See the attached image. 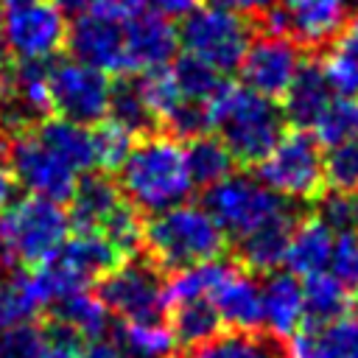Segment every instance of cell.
<instances>
[{
    "label": "cell",
    "mask_w": 358,
    "mask_h": 358,
    "mask_svg": "<svg viewBox=\"0 0 358 358\" xmlns=\"http://www.w3.org/2000/svg\"><path fill=\"white\" fill-rule=\"evenodd\" d=\"M0 20L11 59H53L67 45V17L53 0H3Z\"/></svg>",
    "instance_id": "ba28073f"
},
{
    "label": "cell",
    "mask_w": 358,
    "mask_h": 358,
    "mask_svg": "<svg viewBox=\"0 0 358 358\" xmlns=\"http://www.w3.org/2000/svg\"><path fill=\"white\" fill-rule=\"evenodd\" d=\"M176 50H179V31L173 28V20L151 8H143L126 22L129 76L171 64Z\"/></svg>",
    "instance_id": "9a60e30c"
},
{
    "label": "cell",
    "mask_w": 358,
    "mask_h": 358,
    "mask_svg": "<svg viewBox=\"0 0 358 358\" xmlns=\"http://www.w3.org/2000/svg\"><path fill=\"white\" fill-rule=\"evenodd\" d=\"M327 271L336 274L350 291H358V232L355 229L336 232Z\"/></svg>",
    "instance_id": "60d3db41"
},
{
    "label": "cell",
    "mask_w": 358,
    "mask_h": 358,
    "mask_svg": "<svg viewBox=\"0 0 358 358\" xmlns=\"http://www.w3.org/2000/svg\"><path fill=\"white\" fill-rule=\"evenodd\" d=\"M3 260H6V255H3V243H0V268H3Z\"/></svg>",
    "instance_id": "816d5d0a"
},
{
    "label": "cell",
    "mask_w": 358,
    "mask_h": 358,
    "mask_svg": "<svg viewBox=\"0 0 358 358\" xmlns=\"http://www.w3.org/2000/svg\"><path fill=\"white\" fill-rule=\"evenodd\" d=\"M322 67L336 95L358 98V11L355 17H347L336 36V48L327 53Z\"/></svg>",
    "instance_id": "f1b7e54d"
},
{
    "label": "cell",
    "mask_w": 358,
    "mask_h": 358,
    "mask_svg": "<svg viewBox=\"0 0 358 358\" xmlns=\"http://www.w3.org/2000/svg\"><path fill=\"white\" fill-rule=\"evenodd\" d=\"M45 347H48V330L45 322L39 319L3 327L0 333V358H42Z\"/></svg>",
    "instance_id": "74e56055"
},
{
    "label": "cell",
    "mask_w": 358,
    "mask_h": 358,
    "mask_svg": "<svg viewBox=\"0 0 358 358\" xmlns=\"http://www.w3.org/2000/svg\"><path fill=\"white\" fill-rule=\"evenodd\" d=\"M165 310H168V327L179 347L201 344L221 330V319L210 299H185L168 305Z\"/></svg>",
    "instance_id": "83f0119b"
},
{
    "label": "cell",
    "mask_w": 358,
    "mask_h": 358,
    "mask_svg": "<svg viewBox=\"0 0 358 358\" xmlns=\"http://www.w3.org/2000/svg\"><path fill=\"white\" fill-rule=\"evenodd\" d=\"M179 42L185 53H193L196 59L207 62L218 73L238 70L249 42H252V25L243 14L218 8V6H196L185 20L179 31Z\"/></svg>",
    "instance_id": "8992f818"
},
{
    "label": "cell",
    "mask_w": 358,
    "mask_h": 358,
    "mask_svg": "<svg viewBox=\"0 0 358 358\" xmlns=\"http://www.w3.org/2000/svg\"><path fill=\"white\" fill-rule=\"evenodd\" d=\"M310 129H313L316 143H324V145L355 137L358 134V98L333 95L327 101V106L319 112V117L313 120Z\"/></svg>",
    "instance_id": "836d02e7"
},
{
    "label": "cell",
    "mask_w": 358,
    "mask_h": 358,
    "mask_svg": "<svg viewBox=\"0 0 358 358\" xmlns=\"http://www.w3.org/2000/svg\"><path fill=\"white\" fill-rule=\"evenodd\" d=\"M333 232H344V229H352L355 227V215H352V201L347 193L341 190H333L330 196H324L319 201V213H316Z\"/></svg>",
    "instance_id": "b9f144b4"
},
{
    "label": "cell",
    "mask_w": 358,
    "mask_h": 358,
    "mask_svg": "<svg viewBox=\"0 0 358 358\" xmlns=\"http://www.w3.org/2000/svg\"><path fill=\"white\" fill-rule=\"evenodd\" d=\"M232 162L235 159L221 143V137H213L210 131L190 137L185 145V165L193 187H210L221 182L227 173H232Z\"/></svg>",
    "instance_id": "f546056e"
},
{
    "label": "cell",
    "mask_w": 358,
    "mask_h": 358,
    "mask_svg": "<svg viewBox=\"0 0 358 358\" xmlns=\"http://www.w3.org/2000/svg\"><path fill=\"white\" fill-rule=\"evenodd\" d=\"M109 90H112L109 76L92 64H84L78 59H59V56H53L48 64L50 106L53 115L64 120L81 126H95L98 120H103L109 106Z\"/></svg>",
    "instance_id": "9c48e42d"
},
{
    "label": "cell",
    "mask_w": 358,
    "mask_h": 358,
    "mask_svg": "<svg viewBox=\"0 0 358 358\" xmlns=\"http://www.w3.org/2000/svg\"><path fill=\"white\" fill-rule=\"evenodd\" d=\"M204 207L224 229V235L241 238L243 232L260 227L263 221L280 215L291 207L288 199L277 196L257 176L249 173H227L221 182L204 187Z\"/></svg>",
    "instance_id": "52a82bcc"
},
{
    "label": "cell",
    "mask_w": 358,
    "mask_h": 358,
    "mask_svg": "<svg viewBox=\"0 0 358 358\" xmlns=\"http://www.w3.org/2000/svg\"><path fill=\"white\" fill-rule=\"evenodd\" d=\"M352 310V291L327 268L308 274L302 282V324L319 330L327 322Z\"/></svg>",
    "instance_id": "603a6c76"
},
{
    "label": "cell",
    "mask_w": 358,
    "mask_h": 358,
    "mask_svg": "<svg viewBox=\"0 0 358 358\" xmlns=\"http://www.w3.org/2000/svg\"><path fill=\"white\" fill-rule=\"evenodd\" d=\"M171 131V137L176 140H190V137H199V134H207L213 129L210 123V103L204 101H190V98H179L165 115L162 120Z\"/></svg>",
    "instance_id": "f35d334b"
},
{
    "label": "cell",
    "mask_w": 358,
    "mask_h": 358,
    "mask_svg": "<svg viewBox=\"0 0 358 358\" xmlns=\"http://www.w3.org/2000/svg\"><path fill=\"white\" fill-rule=\"evenodd\" d=\"M98 232L123 255V257H134L137 249L143 246V221H140V210L131 207L126 199L103 218V224L98 227Z\"/></svg>",
    "instance_id": "e575fe53"
},
{
    "label": "cell",
    "mask_w": 358,
    "mask_h": 358,
    "mask_svg": "<svg viewBox=\"0 0 358 358\" xmlns=\"http://www.w3.org/2000/svg\"><path fill=\"white\" fill-rule=\"evenodd\" d=\"M98 299L120 322H151L162 319L165 280L151 260H120L112 271L98 280Z\"/></svg>",
    "instance_id": "30bf717a"
},
{
    "label": "cell",
    "mask_w": 358,
    "mask_h": 358,
    "mask_svg": "<svg viewBox=\"0 0 358 358\" xmlns=\"http://www.w3.org/2000/svg\"><path fill=\"white\" fill-rule=\"evenodd\" d=\"M115 347L129 358H171L176 341L162 319L151 322H120L115 330Z\"/></svg>",
    "instance_id": "4dcf8cb0"
},
{
    "label": "cell",
    "mask_w": 358,
    "mask_h": 358,
    "mask_svg": "<svg viewBox=\"0 0 358 358\" xmlns=\"http://www.w3.org/2000/svg\"><path fill=\"white\" fill-rule=\"evenodd\" d=\"M327 148L330 151L324 154V182L333 190L352 193L358 187V134Z\"/></svg>",
    "instance_id": "8d00e7d4"
},
{
    "label": "cell",
    "mask_w": 358,
    "mask_h": 358,
    "mask_svg": "<svg viewBox=\"0 0 358 358\" xmlns=\"http://www.w3.org/2000/svg\"><path fill=\"white\" fill-rule=\"evenodd\" d=\"M115 173L123 199L151 215L187 201L193 193L185 148L171 134H148L137 140Z\"/></svg>",
    "instance_id": "6da1fadb"
},
{
    "label": "cell",
    "mask_w": 358,
    "mask_h": 358,
    "mask_svg": "<svg viewBox=\"0 0 358 358\" xmlns=\"http://www.w3.org/2000/svg\"><path fill=\"white\" fill-rule=\"evenodd\" d=\"M76 358H123V355H120V350H117L115 344L95 338V341L81 344V350H78V355H76Z\"/></svg>",
    "instance_id": "bcb514c9"
},
{
    "label": "cell",
    "mask_w": 358,
    "mask_h": 358,
    "mask_svg": "<svg viewBox=\"0 0 358 358\" xmlns=\"http://www.w3.org/2000/svg\"><path fill=\"white\" fill-rule=\"evenodd\" d=\"M350 3H358V0H350Z\"/></svg>",
    "instance_id": "f5cc1de1"
},
{
    "label": "cell",
    "mask_w": 358,
    "mask_h": 358,
    "mask_svg": "<svg viewBox=\"0 0 358 358\" xmlns=\"http://www.w3.org/2000/svg\"><path fill=\"white\" fill-rule=\"evenodd\" d=\"M285 358H327L316 341V333L313 330H305V333H294L288 338V347H282Z\"/></svg>",
    "instance_id": "7bdbcfd3"
},
{
    "label": "cell",
    "mask_w": 358,
    "mask_h": 358,
    "mask_svg": "<svg viewBox=\"0 0 358 358\" xmlns=\"http://www.w3.org/2000/svg\"><path fill=\"white\" fill-rule=\"evenodd\" d=\"M173 64L168 67L173 76V84L179 90L182 98L190 101H204L210 103V98L224 87V73H218L215 67H210L207 62L196 59L193 53H182L179 59H171Z\"/></svg>",
    "instance_id": "d6a6232c"
},
{
    "label": "cell",
    "mask_w": 358,
    "mask_h": 358,
    "mask_svg": "<svg viewBox=\"0 0 358 358\" xmlns=\"http://www.w3.org/2000/svg\"><path fill=\"white\" fill-rule=\"evenodd\" d=\"M313 333L327 358H358V310H347Z\"/></svg>",
    "instance_id": "ab89813d"
},
{
    "label": "cell",
    "mask_w": 358,
    "mask_h": 358,
    "mask_svg": "<svg viewBox=\"0 0 358 358\" xmlns=\"http://www.w3.org/2000/svg\"><path fill=\"white\" fill-rule=\"evenodd\" d=\"M333 87L324 76V67L322 62L310 59V62H302L299 70L294 73L291 84L285 87V92L280 95L282 98V117L285 123H291L294 129H310L313 120L319 117V112L327 106V101L333 98Z\"/></svg>",
    "instance_id": "ac0fdd59"
},
{
    "label": "cell",
    "mask_w": 358,
    "mask_h": 358,
    "mask_svg": "<svg viewBox=\"0 0 358 358\" xmlns=\"http://www.w3.org/2000/svg\"><path fill=\"white\" fill-rule=\"evenodd\" d=\"M210 6H218V8H227V11H235V14H263L274 0H207Z\"/></svg>",
    "instance_id": "f6af8a7d"
},
{
    "label": "cell",
    "mask_w": 358,
    "mask_h": 358,
    "mask_svg": "<svg viewBox=\"0 0 358 358\" xmlns=\"http://www.w3.org/2000/svg\"><path fill=\"white\" fill-rule=\"evenodd\" d=\"M17 187H20V185H17V179H14V176H11V171L0 162V210H3V207H8V204L14 201Z\"/></svg>",
    "instance_id": "7dc6e473"
},
{
    "label": "cell",
    "mask_w": 358,
    "mask_h": 358,
    "mask_svg": "<svg viewBox=\"0 0 358 358\" xmlns=\"http://www.w3.org/2000/svg\"><path fill=\"white\" fill-rule=\"evenodd\" d=\"M73 59L103 70L106 76H129L126 59V22L112 20L98 11H78L73 25H67V45Z\"/></svg>",
    "instance_id": "4fadbf2b"
},
{
    "label": "cell",
    "mask_w": 358,
    "mask_h": 358,
    "mask_svg": "<svg viewBox=\"0 0 358 358\" xmlns=\"http://www.w3.org/2000/svg\"><path fill=\"white\" fill-rule=\"evenodd\" d=\"M210 123L232 159L243 165H257L285 131V117L274 98L227 81L210 98Z\"/></svg>",
    "instance_id": "7a4b0ae2"
},
{
    "label": "cell",
    "mask_w": 358,
    "mask_h": 358,
    "mask_svg": "<svg viewBox=\"0 0 358 358\" xmlns=\"http://www.w3.org/2000/svg\"><path fill=\"white\" fill-rule=\"evenodd\" d=\"M263 327L274 338H291L302 327V282L291 271H266L260 282Z\"/></svg>",
    "instance_id": "d6986e66"
},
{
    "label": "cell",
    "mask_w": 358,
    "mask_h": 358,
    "mask_svg": "<svg viewBox=\"0 0 358 358\" xmlns=\"http://www.w3.org/2000/svg\"><path fill=\"white\" fill-rule=\"evenodd\" d=\"M70 227L76 229H98L103 218L123 201V193L112 173L106 171H92L84 176H76L73 193H70Z\"/></svg>",
    "instance_id": "44dd1931"
},
{
    "label": "cell",
    "mask_w": 358,
    "mask_h": 358,
    "mask_svg": "<svg viewBox=\"0 0 358 358\" xmlns=\"http://www.w3.org/2000/svg\"><path fill=\"white\" fill-rule=\"evenodd\" d=\"M257 179L288 201L316 199L324 187V154L305 129L282 131L274 148L257 162Z\"/></svg>",
    "instance_id": "5b68a950"
},
{
    "label": "cell",
    "mask_w": 358,
    "mask_h": 358,
    "mask_svg": "<svg viewBox=\"0 0 358 358\" xmlns=\"http://www.w3.org/2000/svg\"><path fill=\"white\" fill-rule=\"evenodd\" d=\"M92 151H95V165L106 173H115L120 168V162L126 159L129 148L134 145V134L126 131L123 126H117L115 120L103 117L98 120L92 129Z\"/></svg>",
    "instance_id": "d590c367"
},
{
    "label": "cell",
    "mask_w": 358,
    "mask_h": 358,
    "mask_svg": "<svg viewBox=\"0 0 358 358\" xmlns=\"http://www.w3.org/2000/svg\"><path fill=\"white\" fill-rule=\"evenodd\" d=\"M0 162L11 171L20 187H25L34 196H45L53 201H67L76 185V171L53 154L36 131H20L0 143Z\"/></svg>",
    "instance_id": "8fae6325"
},
{
    "label": "cell",
    "mask_w": 358,
    "mask_h": 358,
    "mask_svg": "<svg viewBox=\"0 0 358 358\" xmlns=\"http://www.w3.org/2000/svg\"><path fill=\"white\" fill-rule=\"evenodd\" d=\"M350 0H274L263 11L266 34H282L305 48H322L338 36L350 17Z\"/></svg>",
    "instance_id": "7c38bea8"
},
{
    "label": "cell",
    "mask_w": 358,
    "mask_h": 358,
    "mask_svg": "<svg viewBox=\"0 0 358 358\" xmlns=\"http://www.w3.org/2000/svg\"><path fill=\"white\" fill-rule=\"evenodd\" d=\"M143 243L154 266L176 271L201 260L221 257L227 235L204 204L182 201L154 213L151 221L143 224Z\"/></svg>",
    "instance_id": "3957f363"
},
{
    "label": "cell",
    "mask_w": 358,
    "mask_h": 358,
    "mask_svg": "<svg viewBox=\"0 0 358 358\" xmlns=\"http://www.w3.org/2000/svg\"><path fill=\"white\" fill-rule=\"evenodd\" d=\"M45 313H48V319H53L62 327H67L70 333H76L84 344L103 338V333L109 330L106 305L98 299V294H90L87 288H78V291L59 296L56 302L48 305Z\"/></svg>",
    "instance_id": "cb8c5ba5"
},
{
    "label": "cell",
    "mask_w": 358,
    "mask_h": 358,
    "mask_svg": "<svg viewBox=\"0 0 358 358\" xmlns=\"http://www.w3.org/2000/svg\"><path fill=\"white\" fill-rule=\"evenodd\" d=\"M36 137L53 151L59 154L76 173H84L95 165V151H92V131L90 126L64 120V117H48L42 120L36 129Z\"/></svg>",
    "instance_id": "484cf974"
},
{
    "label": "cell",
    "mask_w": 358,
    "mask_h": 358,
    "mask_svg": "<svg viewBox=\"0 0 358 358\" xmlns=\"http://www.w3.org/2000/svg\"><path fill=\"white\" fill-rule=\"evenodd\" d=\"M53 257L81 288H87L92 280H101L120 260H126L98 229H76V235L67 238Z\"/></svg>",
    "instance_id": "e0dca14e"
},
{
    "label": "cell",
    "mask_w": 358,
    "mask_h": 358,
    "mask_svg": "<svg viewBox=\"0 0 358 358\" xmlns=\"http://www.w3.org/2000/svg\"><path fill=\"white\" fill-rule=\"evenodd\" d=\"M53 3L62 8V14H73V17L90 6V0H53Z\"/></svg>",
    "instance_id": "c3c4849f"
},
{
    "label": "cell",
    "mask_w": 358,
    "mask_h": 358,
    "mask_svg": "<svg viewBox=\"0 0 358 358\" xmlns=\"http://www.w3.org/2000/svg\"><path fill=\"white\" fill-rule=\"evenodd\" d=\"M296 224V210L288 207L280 215L263 221L260 227L243 232L238 241V257L249 271H274L277 266H282L285 257V246L291 238V229Z\"/></svg>",
    "instance_id": "ffe728a7"
},
{
    "label": "cell",
    "mask_w": 358,
    "mask_h": 358,
    "mask_svg": "<svg viewBox=\"0 0 358 358\" xmlns=\"http://www.w3.org/2000/svg\"><path fill=\"white\" fill-rule=\"evenodd\" d=\"M210 302L221 324H227L229 330H260L263 327L260 282L252 277L249 268L229 263L221 280L215 282Z\"/></svg>",
    "instance_id": "2e32d148"
},
{
    "label": "cell",
    "mask_w": 358,
    "mask_h": 358,
    "mask_svg": "<svg viewBox=\"0 0 358 358\" xmlns=\"http://www.w3.org/2000/svg\"><path fill=\"white\" fill-rule=\"evenodd\" d=\"M70 218L64 207L45 196H20L0 210V243L11 266L34 268L48 263L67 241Z\"/></svg>",
    "instance_id": "277c9868"
},
{
    "label": "cell",
    "mask_w": 358,
    "mask_h": 358,
    "mask_svg": "<svg viewBox=\"0 0 358 358\" xmlns=\"http://www.w3.org/2000/svg\"><path fill=\"white\" fill-rule=\"evenodd\" d=\"M45 313V305L34 288L31 271L22 266H14L11 271L0 274V330L39 319Z\"/></svg>",
    "instance_id": "4316f807"
},
{
    "label": "cell",
    "mask_w": 358,
    "mask_h": 358,
    "mask_svg": "<svg viewBox=\"0 0 358 358\" xmlns=\"http://www.w3.org/2000/svg\"><path fill=\"white\" fill-rule=\"evenodd\" d=\"M106 117L115 120L117 126H123L126 131L137 134H148L157 126V117L151 112V106L143 98L140 81L120 76L117 84H112L109 90V106H106Z\"/></svg>",
    "instance_id": "1f68e13d"
},
{
    "label": "cell",
    "mask_w": 358,
    "mask_h": 358,
    "mask_svg": "<svg viewBox=\"0 0 358 358\" xmlns=\"http://www.w3.org/2000/svg\"><path fill=\"white\" fill-rule=\"evenodd\" d=\"M179 358H285L274 336L260 330H218L213 338L185 347Z\"/></svg>",
    "instance_id": "d4e9b609"
},
{
    "label": "cell",
    "mask_w": 358,
    "mask_h": 358,
    "mask_svg": "<svg viewBox=\"0 0 358 358\" xmlns=\"http://www.w3.org/2000/svg\"><path fill=\"white\" fill-rule=\"evenodd\" d=\"M299 64H302V56L294 39L282 34H263L249 42L238 70H241L243 87L266 98H280L291 84L294 73L299 70Z\"/></svg>",
    "instance_id": "5bb4252c"
},
{
    "label": "cell",
    "mask_w": 358,
    "mask_h": 358,
    "mask_svg": "<svg viewBox=\"0 0 358 358\" xmlns=\"http://www.w3.org/2000/svg\"><path fill=\"white\" fill-rule=\"evenodd\" d=\"M333 241H336V232L319 215H308L299 224H294L282 263L288 266L291 274H299V277L324 271L330 263Z\"/></svg>",
    "instance_id": "7402d4cb"
},
{
    "label": "cell",
    "mask_w": 358,
    "mask_h": 358,
    "mask_svg": "<svg viewBox=\"0 0 358 358\" xmlns=\"http://www.w3.org/2000/svg\"><path fill=\"white\" fill-rule=\"evenodd\" d=\"M11 62V53H8V45H6V36H3V20H0V70H6Z\"/></svg>",
    "instance_id": "681fc988"
},
{
    "label": "cell",
    "mask_w": 358,
    "mask_h": 358,
    "mask_svg": "<svg viewBox=\"0 0 358 358\" xmlns=\"http://www.w3.org/2000/svg\"><path fill=\"white\" fill-rule=\"evenodd\" d=\"M145 6L168 20H185L199 6V0H145Z\"/></svg>",
    "instance_id": "ee69618b"
},
{
    "label": "cell",
    "mask_w": 358,
    "mask_h": 358,
    "mask_svg": "<svg viewBox=\"0 0 358 358\" xmlns=\"http://www.w3.org/2000/svg\"><path fill=\"white\" fill-rule=\"evenodd\" d=\"M350 201H352V215H355V224H358V187L352 190V196H350Z\"/></svg>",
    "instance_id": "f907efd6"
}]
</instances>
